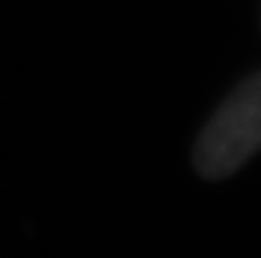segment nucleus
<instances>
[{"label":"nucleus","instance_id":"obj_1","mask_svg":"<svg viewBox=\"0 0 261 258\" xmlns=\"http://www.w3.org/2000/svg\"><path fill=\"white\" fill-rule=\"evenodd\" d=\"M261 150V71L249 76L216 109L195 147V170L208 180L239 172Z\"/></svg>","mask_w":261,"mask_h":258}]
</instances>
